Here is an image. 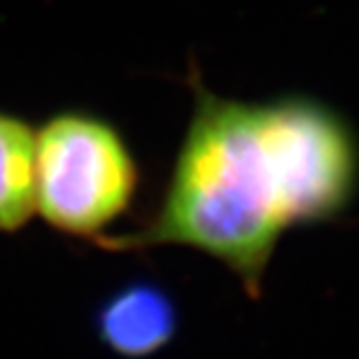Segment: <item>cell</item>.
I'll use <instances>...</instances> for the list:
<instances>
[{"label":"cell","instance_id":"1","mask_svg":"<svg viewBox=\"0 0 359 359\" xmlns=\"http://www.w3.org/2000/svg\"><path fill=\"white\" fill-rule=\"evenodd\" d=\"M357 191L359 138L346 114L306 93L224 98L194 77L191 117L154 212L96 245L194 250L259 299L285 233L339 219Z\"/></svg>","mask_w":359,"mask_h":359},{"label":"cell","instance_id":"2","mask_svg":"<svg viewBox=\"0 0 359 359\" xmlns=\"http://www.w3.org/2000/svg\"><path fill=\"white\" fill-rule=\"evenodd\" d=\"M138 187V159L110 119L61 110L35 128V215L54 231L98 243Z\"/></svg>","mask_w":359,"mask_h":359},{"label":"cell","instance_id":"3","mask_svg":"<svg viewBox=\"0 0 359 359\" xmlns=\"http://www.w3.org/2000/svg\"><path fill=\"white\" fill-rule=\"evenodd\" d=\"M175 332V311L152 285H133L107 301L98 315V334L121 357L154 355Z\"/></svg>","mask_w":359,"mask_h":359},{"label":"cell","instance_id":"4","mask_svg":"<svg viewBox=\"0 0 359 359\" xmlns=\"http://www.w3.org/2000/svg\"><path fill=\"white\" fill-rule=\"evenodd\" d=\"M35 215V128L0 110V233L21 231Z\"/></svg>","mask_w":359,"mask_h":359}]
</instances>
